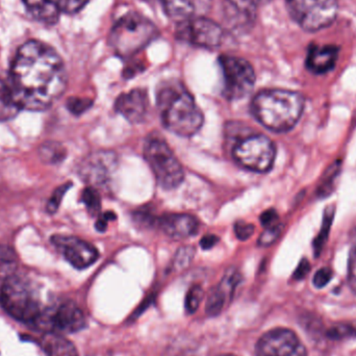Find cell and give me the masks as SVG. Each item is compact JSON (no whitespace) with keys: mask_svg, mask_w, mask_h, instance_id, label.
<instances>
[{"mask_svg":"<svg viewBox=\"0 0 356 356\" xmlns=\"http://www.w3.org/2000/svg\"><path fill=\"white\" fill-rule=\"evenodd\" d=\"M8 86L20 110H47L66 90L64 62L47 44L27 42L13 60Z\"/></svg>","mask_w":356,"mask_h":356,"instance_id":"1","label":"cell"},{"mask_svg":"<svg viewBox=\"0 0 356 356\" xmlns=\"http://www.w3.org/2000/svg\"><path fill=\"white\" fill-rule=\"evenodd\" d=\"M158 106L168 131L190 138L200 131L204 117L194 97L179 81H168L158 92Z\"/></svg>","mask_w":356,"mask_h":356,"instance_id":"2","label":"cell"},{"mask_svg":"<svg viewBox=\"0 0 356 356\" xmlns=\"http://www.w3.org/2000/svg\"><path fill=\"white\" fill-rule=\"evenodd\" d=\"M303 108V96L290 90H264L252 102L253 116L266 129L275 133L291 131L298 123Z\"/></svg>","mask_w":356,"mask_h":356,"instance_id":"3","label":"cell"},{"mask_svg":"<svg viewBox=\"0 0 356 356\" xmlns=\"http://www.w3.org/2000/svg\"><path fill=\"white\" fill-rule=\"evenodd\" d=\"M159 37V29L147 17L129 12L111 29L108 43L121 58H131Z\"/></svg>","mask_w":356,"mask_h":356,"instance_id":"4","label":"cell"},{"mask_svg":"<svg viewBox=\"0 0 356 356\" xmlns=\"http://www.w3.org/2000/svg\"><path fill=\"white\" fill-rule=\"evenodd\" d=\"M0 305L8 315L25 323H35L44 312L33 282L16 274L2 282Z\"/></svg>","mask_w":356,"mask_h":356,"instance_id":"5","label":"cell"},{"mask_svg":"<svg viewBox=\"0 0 356 356\" xmlns=\"http://www.w3.org/2000/svg\"><path fill=\"white\" fill-rule=\"evenodd\" d=\"M144 158L163 188L171 190L184 181V168L164 140L160 138L148 140L144 146Z\"/></svg>","mask_w":356,"mask_h":356,"instance_id":"6","label":"cell"},{"mask_svg":"<svg viewBox=\"0 0 356 356\" xmlns=\"http://www.w3.org/2000/svg\"><path fill=\"white\" fill-rule=\"evenodd\" d=\"M291 18L309 33L330 26L339 13L338 0H286Z\"/></svg>","mask_w":356,"mask_h":356,"instance_id":"7","label":"cell"},{"mask_svg":"<svg viewBox=\"0 0 356 356\" xmlns=\"http://www.w3.org/2000/svg\"><path fill=\"white\" fill-rule=\"evenodd\" d=\"M234 160L243 168L253 172H268L273 167L276 148L273 142L263 135L241 140L232 150Z\"/></svg>","mask_w":356,"mask_h":356,"instance_id":"8","label":"cell"},{"mask_svg":"<svg viewBox=\"0 0 356 356\" xmlns=\"http://www.w3.org/2000/svg\"><path fill=\"white\" fill-rule=\"evenodd\" d=\"M223 76V95L229 100H238L251 93L255 83V73L248 60L238 56L223 54L219 58Z\"/></svg>","mask_w":356,"mask_h":356,"instance_id":"9","label":"cell"},{"mask_svg":"<svg viewBox=\"0 0 356 356\" xmlns=\"http://www.w3.org/2000/svg\"><path fill=\"white\" fill-rule=\"evenodd\" d=\"M177 35L191 45L211 50L223 44L225 33L215 21L195 16L178 23Z\"/></svg>","mask_w":356,"mask_h":356,"instance_id":"10","label":"cell"},{"mask_svg":"<svg viewBox=\"0 0 356 356\" xmlns=\"http://www.w3.org/2000/svg\"><path fill=\"white\" fill-rule=\"evenodd\" d=\"M33 324H39L48 332L58 334H74L87 325L85 314L73 301H64L50 311L43 312Z\"/></svg>","mask_w":356,"mask_h":356,"instance_id":"11","label":"cell"},{"mask_svg":"<svg viewBox=\"0 0 356 356\" xmlns=\"http://www.w3.org/2000/svg\"><path fill=\"white\" fill-rule=\"evenodd\" d=\"M257 356H307V351L294 332L275 328L259 339Z\"/></svg>","mask_w":356,"mask_h":356,"instance_id":"12","label":"cell"},{"mask_svg":"<svg viewBox=\"0 0 356 356\" xmlns=\"http://www.w3.org/2000/svg\"><path fill=\"white\" fill-rule=\"evenodd\" d=\"M117 156L112 152H96L88 156L79 165V177L90 186L106 188L117 169Z\"/></svg>","mask_w":356,"mask_h":356,"instance_id":"13","label":"cell"},{"mask_svg":"<svg viewBox=\"0 0 356 356\" xmlns=\"http://www.w3.org/2000/svg\"><path fill=\"white\" fill-rule=\"evenodd\" d=\"M51 243L64 255L67 261L76 269L90 267L99 257V253L93 245L77 236L56 234L52 236Z\"/></svg>","mask_w":356,"mask_h":356,"instance_id":"14","label":"cell"},{"mask_svg":"<svg viewBox=\"0 0 356 356\" xmlns=\"http://www.w3.org/2000/svg\"><path fill=\"white\" fill-rule=\"evenodd\" d=\"M241 275L236 270H229L226 272L221 282L215 288L211 289L205 305V312L211 317H217L222 313L228 305L236 286L240 284Z\"/></svg>","mask_w":356,"mask_h":356,"instance_id":"15","label":"cell"},{"mask_svg":"<svg viewBox=\"0 0 356 356\" xmlns=\"http://www.w3.org/2000/svg\"><path fill=\"white\" fill-rule=\"evenodd\" d=\"M149 106L147 92L135 89L121 94L115 102V108L129 122L141 123L145 120Z\"/></svg>","mask_w":356,"mask_h":356,"instance_id":"16","label":"cell"},{"mask_svg":"<svg viewBox=\"0 0 356 356\" xmlns=\"http://www.w3.org/2000/svg\"><path fill=\"white\" fill-rule=\"evenodd\" d=\"M156 223L169 238L177 240L194 236L199 227L198 220L188 213H166L156 218Z\"/></svg>","mask_w":356,"mask_h":356,"instance_id":"17","label":"cell"},{"mask_svg":"<svg viewBox=\"0 0 356 356\" xmlns=\"http://www.w3.org/2000/svg\"><path fill=\"white\" fill-rule=\"evenodd\" d=\"M340 49L334 45H312L307 56V68L315 74L330 72L336 66Z\"/></svg>","mask_w":356,"mask_h":356,"instance_id":"18","label":"cell"},{"mask_svg":"<svg viewBox=\"0 0 356 356\" xmlns=\"http://www.w3.org/2000/svg\"><path fill=\"white\" fill-rule=\"evenodd\" d=\"M29 14L40 22L56 24L60 18V10L54 0H23Z\"/></svg>","mask_w":356,"mask_h":356,"instance_id":"19","label":"cell"},{"mask_svg":"<svg viewBox=\"0 0 356 356\" xmlns=\"http://www.w3.org/2000/svg\"><path fill=\"white\" fill-rule=\"evenodd\" d=\"M41 346L47 356H79L74 345L58 332H46Z\"/></svg>","mask_w":356,"mask_h":356,"instance_id":"20","label":"cell"},{"mask_svg":"<svg viewBox=\"0 0 356 356\" xmlns=\"http://www.w3.org/2000/svg\"><path fill=\"white\" fill-rule=\"evenodd\" d=\"M165 12L178 23L195 17L197 10L196 0H161Z\"/></svg>","mask_w":356,"mask_h":356,"instance_id":"21","label":"cell"},{"mask_svg":"<svg viewBox=\"0 0 356 356\" xmlns=\"http://www.w3.org/2000/svg\"><path fill=\"white\" fill-rule=\"evenodd\" d=\"M18 261V255L12 247L0 245V282L14 275Z\"/></svg>","mask_w":356,"mask_h":356,"instance_id":"22","label":"cell"},{"mask_svg":"<svg viewBox=\"0 0 356 356\" xmlns=\"http://www.w3.org/2000/svg\"><path fill=\"white\" fill-rule=\"evenodd\" d=\"M19 111L20 108L13 98L8 83L0 81V121L10 120Z\"/></svg>","mask_w":356,"mask_h":356,"instance_id":"23","label":"cell"},{"mask_svg":"<svg viewBox=\"0 0 356 356\" xmlns=\"http://www.w3.org/2000/svg\"><path fill=\"white\" fill-rule=\"evenodd\" d=\"M39 156L44 163L58 164L66 156V150L58 142H46L39 148Z\"/></svg>","mask_w":356,"mask_h":356,"instance_id":"24","label":"cell"},{"mask_svg":"<svg viewBox=\"0 0 356 356\" xmlns=\"http://www.w3.org/2000/svg\"><path fill=\"white\" fill-rule=\"evenodd\" d=\"M334 209L332 207H328L324 213L323 223H322L321 230L318 234L317 238L314 242V248H315V255H319L323 249L324 244L327 240L328 234H330V226L334 221Z\"/></svg>","mask_w":356,"mask_h":356,"instance_id":"25","label":"cell"},{"mask_svg":"<svg viewBox=\"0 0 356 356\" xmlns=\"http://www.w3.org/2000/svg\"><path fill=\"white\" fill-rule=\"evenodd\" d=\"M81 200L85 203L88 211H89L92 216L98 215L100 209H102V198H100L97 188L88 186L87 188L83 191Z\"/></svg>","mask_w":356,"mask_h":356,"instance_id":"26","label":"cell"},{"mask_svg":"<svg viewBox=\"0 0 356 356\" xmlns=\"http://www.w3.org/2000/svg\"><path fill=\"white\" fill-rule=\"evenodd\" d=\"M202 298L203 290L199 284H194L188 289V293H186V302H184V307H186L188 314L192 315L198 309Z\"/></svg>","mask_w":356,"mask_h":356,"instance_id":"27","label":"cell"},{"mask_svg":"<svg viewBox=\"0 0 356 356\" xmlns=\"http://www.w3.org/2000/svg\"><path fill=\"white\" fill-rule=\"evenodd\" d=\"M92 106H93V102L88 98L71 97L67 102V108L76 116L87 112Z\"/></svg>","mask_w":356,"mask_h":356,"instance_id":"28","label":"cell"},{"mask_svg":"<svg viewBox=\"0 0 356 356\" xmlns=\"http://www.w3.org/2000/svg\"><path fill=\"white\" fill-rule=\"evenodd\" d=\"M60 13L76 14L87 6L89 0H54Z\"/></svg>","mask_w":356,"mask_h":356,"instance_id":"29","label":"cell"},{"mask_svg":"<svg viewBox=\"0 0 356 356\" xmlns=\"http://www.w3.org/2000/svg\"><path fill=\"white\" fill-rule=\"evenodd\" d=\"M72 184L68 182V184H63V186H58L54 194H52L51 198L49 199L47 203V211L49 213H56L58 207H60V202H62L63 198H64L65 194L67 191L71 188Z\"/></svg>","mask_w":356,"mask_h":356,"instance_id":"30","label":"cell"},{"mask_svg":"<svg viewBox=\"0 0 356 356\" xmlns=\"http://www.w3.org/2000/svg\"><path fill=\"white\" fill-rule=\"evenodd\" d=\"M327 336L334 340H341V339L348 338V337L351 338V337H356V328L353 325L340 324V325L330 328L327 332Z\"/></svg>","mask_w":356,"mask_h":356,"instance_id":"31","label":"cell"},{"mask_svg":"<svg viewBox=\"0 0 356 356\" xmlns=\"http://www.w3.org/2000/svg\"><path fill=\"white\" fill-rule=\"evenodd\" d=\"M282 226L280 224L274 226V227L265 228L263 234L259 236V244L261 246H270V245L273 244L282 234Z\"/></svg>","mask_w":356,"mask_h":356,"instance_id":"32","label":"cell"},{"mask_svg":"<svg viewBox=\"0 0 356 356\" xmlns=\"http://www.w3.org/2000/svg\"><path fill=\"white\" fill-rule=\"evenodd\" d=\"M332 169H330L327 175H326L325 179L323 180V184L320 186L318 194L320 196H327L328 193L332 192V186H334V180L336 179L337 175H338L339 171V163L338 164L334 165L332 167Z\"/></svg>","mask_w":356,"mask_h":356,"instance_id":"33","label":"cell"},{"mask_svg":"<svg viewBox=\"0 0 356 356\" xmlns=\"http://www.w3.org/2000/svg\"><path fill=\"white\" fill-rule=\"evenodd\" d=\"M334 273L330 268H322L314 276L313 284L317 289H322L327 286L332 280Z\"/></svg>","mask_w":356,"mask_h":356,"instance_id":"34","label":"cell"},{"mask_svg":"<svg viewBox=\"0 0 356 356\" xmlns=\"http://www.w3.org/2000/svg\"><path fill=\"white\" fill-rule=\"evenodd\" d=\"M234 232L238 240L246 241L254 234V226L244 221H238L234 225Z\"/></svg>","mask_w":356,"mask_h":356,"instance_id":"35","label":"cell"},{"mask_svg":"<svg viewBox=\"0 0 356 356\" xmlns=\"http://www.w3.org/2000/svg\"><path fill=\"white\" fill-rule=\"evenodd\" d=\"M194 255V249L192 247H184L177 251V259H175V266L177 268H184L192 261Z\"/></svg>","mask_w":356,"mask_h":356,"instance_id":"36","label":"cell"},{"mask_svg":"<svg viewBox=\"0 0 356 356\" xmlns=\"http://www.w3.org/2000/svg\"><path fill=\"white\" fill-rule=\"evenodd\" d=\"M348 282L351 290L356 294V244L353 246L349 257Z\"/></svg>","mask_w":356,"mask_h":356,"instance_id":"37","label":"cell"},{"mask_svg":"<svg viewBox=\"0 0 356 356\" xmlns=\"http://www.w3.org/2000/svg\"><path fill=\"white\" fill-rule=\"evenodd\" d=\"M261 224L264 228L274 227L280 224V217L275 209H268L261 215Z\"/></svg>","mask_w":356,"mask_h":356,"instance_id":"38","label":"cell"},{"mask_svg":"<svg viewBox=\"0 0 356 356\" xmlns=\"http://www.w3.org/2000/svg\"><path fill=\"white\" fill-rule=\"evenodd\" d=\"M116 219V215L113 211H106L98 217L97 222H96L95 227L98 232H106L108 227V223L111 220Z\"/></svg>","mask_w":356,"mask_h":356,"instance_id":"39","label":"cell"},{"mask_svg":"<svg viewBox=\"0 0 356 356\" xmlns=\"http://www.w3.org/2000/svg\"><path fill=\"white\" fill-rule=\"evenodd\" d=\"M311 271V265H309V261L307 259H303L302 261L299 264L297 269L295 270L294 275H293V278L295 280H302L303 278H305V276L309 273Z\"/></svg>","mask_w":356,"mask_h":356,"instance_id":"40","label":"cell"},{"mask_svg":"<svg viewBox=\"0 0 356 356\" xmlns=\"http://www.w3.org/2000/svg\"><path fill=\"white\" fill-rule=\"evenodd\" d=\"M219 242V238L215 234H207L200 240L201 248L207 250V249L213 248L217 243Z\"/></svg>","mask_w":356,"mask_h":356,"instance_id":"41","label":"cell"},{"mask_svg":"<svg viewBox=\"0 0 356 356\" xmlns=\"http://www.w3.org/2000/svg\"><path fill=\"white\" fill-rule=\"evenodd\" d=\"M245 3L248 4L251 8H257L259 6H264V4L269 3L272 0H242Z\"/></svg>","mask_w":356,"mask_h":356,"instance_id":"42","label":"cell"},{"mask_svg":"<svg viewBox=\"0 0 356 356\" xmlns=\"http://www.w3.org/2000/svg\"><path fill=\"white\" fill-rule=\"evenodd\" d=\"M219 356H234V355H219Z\"/></svg>","mask_w":356,"mask_h":356,"instance_id":"43","label":"cell"},{"mask_svg":"<svg viewBox=\"0 0 356 356\" xmlns=\"http://www.w3.org/2000/svg\"></svg>","mask_w":356,"mask_h":356,"instance_id":"44","label":"cell"}]
</instances>
